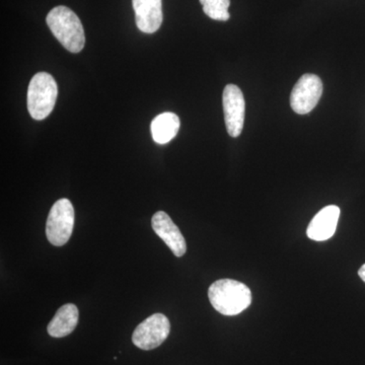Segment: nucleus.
<instances>
[{
	"label": "nucleus",
	"instance_id": "1",
	"mask_svg": "<svg viewBox=\"0 0 365 365\" xmlns=\"http://www.w3.org/2000/svg\"><path fill=\"white\" fill-rule=\"evenodd\" d=\"M211 304L223 316H237L248 309L252 292L244 283L232 279L215 281L208 289Z\"/></svg>",
	"mask_w": 365,
	"mask_h": 365
},
{
	"label": "nucleus",
	"instance_id": "2",
	"mask_svg": "<svg viewBox=\"0 0 365 365\" xmlns=\"http://www.w3.org/2000/svg\"><path fill=\"white\" fill-rule=\"evenodd\" d=\"M47 25L61 45L71 53H79L86 44L83 24L68 7H54L48 14Z\"/></svg>",
	"mask_w": 365,
	"mask_h": 365
},
{
	"label": "nucleus",
	"instance_id": "3",
	"mask_svg": "<svg viewBox=\"0 0 365 365\" xmlns=\"http://www.w3.org/2000/svg\"><path fill=\"white\" fill-rule=\"evenodd\" d=\"M58 96L56 81L47 72L33 76L28 88V110L33 119L41 121L53 111Z\"/></svg>",
	"mask_w": 365,
	"mask_h": 365
},
{
	"label": "nucleus",
	"instance_id": "4",
	"mask_svg": "<svg viewBox=\"0 0 365 365\" xmlns=\"http://www.w3.org/2000/svg\"><path fill=\"white\" fill-rule=\"evenodd\" d=\"M74 227V208L68 199H60L52 206L46 223V235L53 246H64Z\"/></svg>",
	"mask_w": 365,
	"mask_h": 365
},
{
	"label": "nucleus",
	"instance_id": "5",
	"mask_svg": "<svg viewBox=\"0 0 365 365\" xmlns=\"http://www.w3.org/2000/svg\"><path fill=\"white\" fill-rule=\"evenodd\" d=\"M170 324L163 314H155L137 326L132 335V342L143 350H153L169 337Z\"/></svg>",
	"mask_w": 365,
	"mask_h": 365
},
{
	"label": "nucleus",
	"instance_id": "6",
	"mask_svg": "<svg viewBox=\"0 0 365 365\" xmlns=\"http://www.w3.org/2000/svg\"><path fill=\"white\" fill-rule=\"evenodd\" d=\"M323 95V83L316 74H304L295 83L290 96V106L297 114L313 111Z\"/></svg>",
	"mask_w": 365,
	"mask_h": 365
},
{
	"label": "nucleus",
	"instance_id": "7",
	"mask_svg": "<svg viewBox=\"0 0 365 365\" xmlns=\"http://www.w3.org/2000/svg\"><path fill=\"white\" fill-rule=\"evenodd\" d=\"M223 112L228 134L237 138L244 128L246 102L239 86L227 85L222 95Z\"/></svg>",
	"mask_w": 365,
	"mask_h": 365
},
{
	"label": "nucleus",
	"instance_id": "8",
	"mask_svg": "<svg viewBox=\"0 0 365 365\" xmlns=\"http://www.w3.org/2000/svg\"><path fill=\"white\" fill-rule=\"evenodd\" d=\"M155 234L165 242L176 257L184 256L187 251L186 241L181 230L175 225L172 218L163 211H158L151 220Z\"/></svg>",
	"mask_w": 365,
	"mask_h": 365
},
{
	"label": "nucleus",
	"instance_id": "9",
	"mask_svg": "<svg viewBox=\"0 0 365 365\" xmlns=\"http://www.w3.org/2000/svg\"><path fill=\"white\" fill-rule=\"evenodd\" d=\"M137 28L141 32H157L163 24L162 0H132Z\"/></svg>",
	"mask_w": 365,
	"mask_h": 365
},
{
	"label": "nucleus",
	"instance_id": "10",
	"mask_svg": "<svg viewBox=\"0 0 365 365\" xmlns=\"http://www.w3.org/2000/svg\"><path fill=\"white\" fill-rule=\"evenodd\" d=\"M340 208L336 205L327 206L314 216L307 227V237L317 242L327 241L335 234L339 222Z\"/></svg>",
	"mask_w": 365,
	"mask_h": 365
},
{
	"label": "nucleus",
	"instance_id": "11",
	"mask_svg": "<svg viewBox=\"0 0 365 365\" xmlns=\"http://www.w3.org/2000/svg\"><path fill=\"white\" fill-rule=\"evenodd\" d=\"M78 324V309L76 304H67L60 307L51 322L47 331L53 338H62L73 332Z\"/></svg>",
	"mask_w": 365,
	"mask_h": 365
},
{
	"label": "nucleus",
	"instance_id": "12",
	"mask_svg": "<svg viewBox=\"0 0 365 365\" xmlns=\"http://www.w3.org/2000/svg\"><path fill=\"white\" fill-rule=\"evenodd\" d=\"M179 117L174 113L165 112L158 115L150 125L151 135L158 144L169 143L174 139L180 129Z\"/></svg>",
	"mask_w": 365,
	"mask_h": 365
},
{
	"label": "nucleus",
	"instance_id": "13",
	"mask_svg": "<svg viewBox=\"0 0 365 365\" xmlns=\"http://www.w3.org/2000/svg\"><path fill=\"white\" fill-rule=\"evenodd\" d=\"M203 6V11L206 16L215 21H227L230 16L228 7L230 0H200Z\"/></svg>",
	"mask_w": 365,
	"mask_h": 365
},
{
	"label": "nucleus",
	"instance_id": "14",
	"mask_svg": "<svg viewBox=\"0 0 365 365\" xmlns=\"http://www.w3.org/2000/svg\"><path fill=\"white\" fill-rule=\"evenodd\" d=\"M359 277L365 282V264L360 267L359 271Z\"/></svg>",
	"mask_w": 365,
	"mask_h": 365
}]
</instances>
